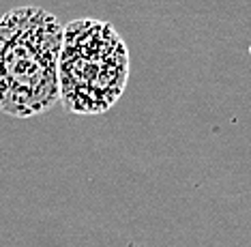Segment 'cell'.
<instances>
[{
	"instance_id": "6da1fadb",
	"label": "cell",
	"mask_w": 251,
	"mask_h": 247,
	"mask_svg": "<svg viewBox=\"0 0 251 247\" xmlns=\"http://www.w3.org/2000/svg\"><path fill=\"white\" fill-rule=\"evenodd\" d=\"M62 24L41 7H18L0 17V112L30 118L60 101Z\"/></svg>"
},
{
	"instance_id": "7a4b0ae2",
	"label": "cell",
	"mask_w": 251,
	"mask_h": 247,
	"mask_svg": "<svg viewBox=\"0 0 251 247\" xmlns=\"http://www.w3.org/2000/svg\"><path fill=\"white\" fill-rule=\"evenodd\" d=\"M129 52L112 24L73 20L62 26L58 56L60 101L73 114H101L121 99Z\"/></svg>"
}]
</instances>
